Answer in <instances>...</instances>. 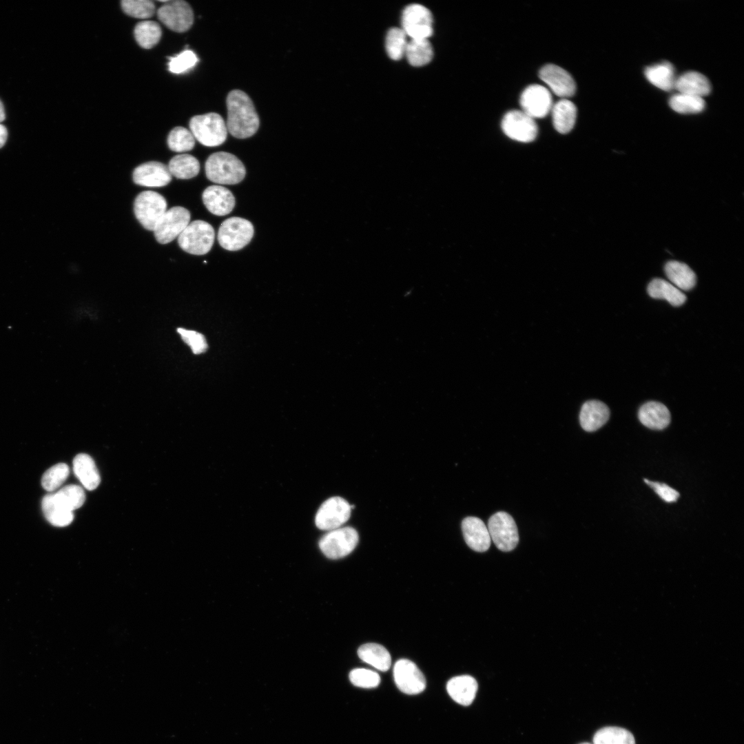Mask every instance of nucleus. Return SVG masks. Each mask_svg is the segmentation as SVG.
<instances>
[{"mask_svg":"<svg viewBox=\"0 0 744 744\" xmlns=\"http://www.w3.org/2000/svg\"><path fill=\"white\" fill-rule=\"evenodd\" d=\"M227 107V129L238 138L253 136L260 125L258 115L250 97L243 91L234 90L226 99Z\"/></svg>","mask_w":744,"mask_h":744,"instance_id":"f257e3e1","label":"nucleus"},{"mask_svg":"<svg viewBox=\"0 0 744 744\" xmlns=\"http://www.w3.org/2000/svg\"><path fill=\"white\" fill-rule=\"evenodd\" d=\"M205 169L209 180L222 185L237 184L244 179L246 174L240 160L225 152L211 154L205 162Z\"/></svg>","mask_w":744,"mask_h":744,"instance_id":"f03ea898","label":"nucleus"},{"mask_svg":"<svg viewBox=\"0 0 744 744\" xmlns=\"http://www.w3.org/2000/svg\"><path fill=\"white\" fill-rule=\"evenodd\" d=\"M189 129L194 138L207 147L223 144L227 136L224 119L215 112L193 116L189 121Z\"/></svg>","mask_w":744,"mask_h":744,"instance_id":"7ed1b4c3","label":"nucleus"},{"mask_svg":"<svg viewBox=\"0 0 744 744\" xmlns=\"http://www.w3.org/2000/svg\"><path fill=\"white\" fill-rule=\"evenodd\" d=\"M215 238L212 226L206 221L190 223L178 237L180 247L194 255H204L211 249Z\"/></svg>","mask_w":744,"mask_h":744,"instance_id":"20e7f679","label":"nucleus"},{"mask_svg":"<svg viewBox=\"0 0 744 744\" xmlns=\"http://www.w3.org/2000/svg\"><path fill=\"white\" fill-rule=\"evenodd\" d=\"M359 541L357 530L350 526L329 531L319 541L322 552L331 559H338L349 555Z\"/></svg>","mask_w":744,"mask_h":744,"instance_id":"39448f33","label":"nucleus"},{"mask_svg":"<svg viewBox=\"0 0 744 744\" xmlns=\"http://www.w3.org/2000/svg\"><path fill=\"white\" fill-rule=\"evenodd\" d=\"M254 236L251 223L240 217H231L224 220L218 232L220 245L228 251H237L245 247Z\"/></svg>","mask_w":744,"mask_h":744,"instance_id":"423d86ee","label":"nucleus"},{"mask_svg":"<svg viewBox=\"0 0 744 744\" xmlns=\"http://www.w3.org/2000/svg\"><path fill=\"white\" fill-rule=\"evenodd\" d=\"M166 211L165 198L156 192H142L134 200V214L142 226L147 230L154 231L158 221Z\"/></svg>","mask_w":744,"mask_h":744,"instance_id":"0eeeda50","label":"nucleus"},{"mask_svg":"<svg viewBox=\"0 0 744 744\" xmlns=\"http://www.w3.org/2000/svg\"><path fill=\"white\" fill-rule=\"evenodd\" d=\"M488 530L491 540L497 548L504 552L513 550L519 542L517 527L508 513L499 511L488 519Z\"/></svg>","mask_w":744,"mask_h":744,"instance_id":"6e6552de","label":"nucleus"},{"mask_svg":"<svg viewBox=\"0 0 744 744\" xmlns=\"http://www.w3.org/2000/svg\"><path fill=\"white\" fill-rule=\"evenodd\" d=\"M351 505L341 497L335 496L325 500L318 508L315 524L322 530L340 528L351 516Z\"/></svg>","mask_w":744,"mask_h":744,"instance_id":"1a4fd4ad","label":"nucleus"},{"mask_svg":"<svg viewBox=\"0 0 744 744\" xmlns=\"http://www.w3.org/2000/svg\"><path fill=\"white\" fill-rule=\"evenodd\" d=\"M189 220L190 213L183 207H174L167 210L154 229L156 240L161 244L174 240L189 224Z\"/></svg>","mask_w":744,"mask_h":744,"instance_id":"9d476101","label":"nucleus"},{"mask_svg":"<svg viewBox=\"0 0 744 744\" xmlns=\"http://www.w3.org/2000/svg\"><path fill=\"white\" fill-rule=\"evenodd\" d=\"M402 25L411 39H428L433 32V16L426 7L411 4L402 12Z\"/></svg>","mask_w":744,"mask_h":744,"instance_id":"9b49d317","label":"nucleus"},{"mask_svg":"<svg viewBox=\"0 0 744 744\" xmlns=\"http://www.w3.org/2000/svg\"><path fill=\"white\" fill-rule=\"evenodd\" d=\"M157 11L158 19L169 29L183 32L193 24L194 14L190 6L182 0L164 1Z\"/></svg>","mask_w":744,"mask_h":744,"instance_id":"f8f14e48","label":"nucleus"},{"mask_svg":"<svg viewBox=\"0 0 744 744\" xmlns=\"http://www.w3.org/2000/svg\"><path fill=\"white\" fill-rule=\"evenodd\" d=\"M502 129L511 139L523 143L534 141L538 132L534 118L522 110L508 112L502 118Z\"/></svg>","mask_w":744,"mask_h":744,"instance_id":"ddd939ff","label":"nucleus"},{"mask_svg":"<svg viewBox=\"0 0 744 744\" xmlns=\"http://www.w3.org/2000/svg\"><path fill=\"white\" fill-rule=\"evenodd\" d=\"M393 677L398 689L406 694H417L426 688V679L411 661L402 659L396 661L393 667Z\"/></svg>","mask_w":744,"mask_h":744,"instance_id":"4468645a","label":"nucleus"},{"mask_svg":"<svg viewBox=\"0 0 744 744\" xmlns=\"http://www.w3.org/2000/svg\"><path fill=\"white\" fill-rule=\"evenodd\" d=\"M519 102L522 111L534 119L546 116L552 107L549 90L537 84L527 87L521 94Z\"/></svg>","mask_w":744,"mask_h":744,"instance_id":"2eb2a0df","label":"nucleus"},{"mask_svg":"<svg viewBox=\"0 0 744 744\" xmlns=\"http://www.w3.org/2000/svg\"><path fill=\"white\" fill-rule=\"evenodd\" d=\"M539 78L557 96L566 99L573 96L576 84L572 76L564 69L554 64H547L539 72Z\"/></svg>","mask_w":744,"mask_h":744,"instance_id":"dca6fc26","label":"nucleus"},{"mask_svg":"<svg viewBox=\"0 0 744 744\" xmlns=\"http://www.w3.org/2000/svg\"><path fill=\"white\" fill-rule=\"evenodd\" d=\"M172 180L167 166L157 161H149L136 167L133 172L134 182L141 186L160 187L167 185Z\"/></svg>","mask_w":744,"mask_h":744,"instance_id":"f3484780","label":"nucleus"},{"mask_svg":"<svg viewBox=\"0 0 744 744\" xmlns=\"http://www.w3.org/2000/svg\"><path fill=\"white\" fill-rule=\"evenodd\" d=\"M462 530L466 544L476 552L486 551L491 542L487 526L476 517H467L462 522Z\"/></svg>","mask_w":744,"mask_h":744,"instance_id":"a211bd4d","label":"nucleus"},{"mask_svg":"<svg viewBox=\"0 0 744 744\" xmlns=\"http://www.w3.org/2000/svg\"><path fill=\"white\" fill-rule=\"evenodd\" d=\"M202 198L206 208L216 216L229 214L235 206V198L231 192L220 185L207 187L204 190Z\"/></svg>","mask_w":744,"mask_h":744,"instance_id":"6ab92c4d","label":"nucleus"},{"mask_svg":"<svg viewBox=\"0 0 744 744\" xmlns=\"http://www.w3.org/2000/svg\"><path fill=\"white\" fill-rule=\"evenodd\" d=\"M610 417V410L606 404L599 400H589L581 406L579 422L582 428L593 432L603 426Z\"/></svg>","mask_w":744,"mask_h":744,"instance_id":"aec40b11","label":"nucleus"},{"mask_svg":"<svg viewBox=\"0 0 744 744\" xmlns=\"http://www.w3.org/2000/svg\"><path fill=\"white\" fill-rule=\"evenodd\" d=\"M478 685L470 675H461L451 679L446 685L449 696L462 705H471L475 699Z\"/></svg>","mask_w":744,"mask_h":744,"instance_id":"412c9836","label":"nucleus"},{"mask_svg":"<svg viewBox=\"0 0 744 744\" xmlns=\"http://www.w3.org/2000/svg\"><path fill=\"white\" fill-rule=\"evenodd\" d=\"M640 422L646 427L654 430H662L670 422L668 409L659 402H648L643 404L638 413Z\"/></svg>","mask_w":744,"mask_h":744,"instance_id":"4be33fe9","label":"nucleus"},{"mask_svg":"<svg viewBox=\"0 0 744 744\" xmlns=\"http://www.w3.org/2000/svg\"><path fill=\"white\" fill-rule=\"evenodd\" d=\"M674 89L683 93L703 98L710 94L711 85L703 74L694 71L687 72L676 77Z\"/></svg>","mask_w":744,"mask_h":744,"instance_id":"5701e85b","label":"nucleus"},{"mask_svg":"<svg viewBox=\"0 0 744 744\" xmlns=\"http://www.w3.org/2000/svg\"><path fill=\"white\" fill-rule=\"evenodd\" d=\"M73 471L81 484L89 490L96 489L101 482V477L93 459L88 455L81 453L73 459Z\"/></svg>","mask_w":744,"mask_h":744,"instance_id":"b1692460","label":"nucleus"},{"mask_svg":"<svg viewBox=\"0 0 744 744\" xmlns=\"http://www.w3.org/2000/svg\"><path fill=\"white\" fill-rule=\"evenodd\" d=\"M552 123L555 130L561 134H567L573 128L577 117L575 104L567 99H562L552 105Z\"/></svg>","mask_w":744,"mask_h":744,"instance_id":"393cba45","label":"nucleus"},{"mask_svg":"<svg viewBox=\"0 0 744 744\" xmlns=\"http://www.w3.org/2000/svg\"><path fill=\"white\" fill-rule=\"evenodd\" d=\"M664 270L670 283L680 290H690L696 285V274L685 263L670 260L665 264Z\"/></svg>","mask_w":744,"mask_h":744,"instance_id":"a878e982","label":"nucleus"},{"mask_svg":"<svg viewBox=\"0 0 744 744\" xmlns=\"http://www.w3.org/2000/svg\"><path fill=\"white\" fill-rule=\"evenodd\" d=\"M358 654L361 660L378 670L385 672L391 667L390 653L382 645L375 643L363 644L358 648Z\"/></svg>","mask_w":744,"mask_h":744,"instance_id":"bb28decb","label":"nucleus"},{"mask_svg":"<svg viewBox=\"0 0 744 744\" xmlns=\"http://www.w3.org/2000/svg\"><path fill=\"white\" fill-rule=\"evenodd\" d=\"M649 296L653 298L666 300L674 307L682 305L686 296L677 287L661 278L653 279L647 288Z\"/></svg>","mask_w":744,"mask_h":744,"instance_id":"cd10ccee","label":"nucleus"},{"mask_svg":"<svg viewBox=\"0 0 744 744\" xmlns=\"http://www.w3.org/2000/svg\"><path fill=\"white\" fill-rule=\"evenodd\" d=\"M646 79L652 85L664 91L674 89L676 76L673 65L669 62H662L645 70Z\"/></svg>","mask_w":744,"mask_h":744,"instance_id":"c85d7f7f","label":"nucleus"},{"mask_svg":"<svg viewBox=\"0 0 744 744\" xmlns=\"http://www.w3.org/2000/svg\"><path fill=\"white\" fill-rule=\"evenodd\" d=\"M171 175L180 179H189L196 176L200 170V163L196 158L190 154H179L173 157L167 166Z\"/></svg>","mask_w":744,"mask_h":744,"instance_id":"c756f323","label":"nucleus"},{"mask_svg":"<svg viewBox=\"0 0 744 744\" xmlns=\"http://www.w3.org/2000/svg\"><path fill=\"white\" fill-rule=\"evenodd\" d=\"M41 506L45 517L53 526L64 527L70 524L74 519L73 512L60 507L54 500L52 493L43 497Z\"/></svg>","mask_w":744,"mask_h":744,"instance_id":"7c9ffc66","label":"nucleus"},{"mask_svg":"<svg viewBox=\"0 0 744 744\" xmlns=\"http://www.w3.org/2000/svg\"><path fill=\"white\" fill-rule=\"evenodd\" d=\"M405 55L411 65L417 67L428 63L433 58V52L428 39H411L408 41Z\"/></svg>","mask_w":744,"mask_h":744,"instance_id":"2f4dec72","label":"nucleus"},{"mask_svg":"<svg viewBox=\"0 0 744 744\" xmlns=\"http://www.w3.org/2000/svg\"><path fill=\"white\" fill-rule=\"evenodd\" d=\"M52 495L59 506L70 512L80 508L85 500L83 489L75 484L67 485Z\"/></svg>","mask_w":744,"mask_h":744,"instance_id":"473e14b6","label":"nucleus"},{"mask_svg":"<svg viewBox=\"0 0 744 744\" xmlns=\"http://www.w3.org/2000/svg\"><path fill=\"white\" fill-rule=\"evenodd\" d=\"M161 28L155 21H143L136 24L134 34L138 45L149 49L158 43L161 37Z\"/></svg>","mask_w":744,"mask_h":744,"instance_id":"72a5a7b5","label":"nucleus"},{"mask_svg":"<svg viewBox=\"0 0 744 744\" xmlns=\"http://www.w3.org/2000/svg\"><path fill=\"white\" fill-rule=\"evenodd\" d=\"M593 744H635L632 734L619 727H605L593 737Z\"/></svg>","mask_w":744,"mask_h":744,"instance_id":"f704fd0d","label":"nucleus"},{"mask_svg":"<svg viewBox=\"0 0 744 744\" xmlns=\"http://www.w3.org/2000/svg\"><path fill=\"white\" fill-rule=\"evenodd\" d=\"M670 107L680 114H696L703 110V98L683 93L673 95L669 101Z\"/></svg>","mask_w":744,"mask_h":744,"instance_id":"c9c22d12","label":"nucleus"},{"mask_svg":"<svg viewBox=\"0 0 744 744\" xmlns=\"http://www.w3.org/2000/svg\"><path fill=\"white\" fill-rule=\"evenodd\" d=\"M406 36L402 28H393L389 30L386 37V49L391 59L397 61L405 55L408 43Z\"/></svg>","mask_w":744,"mask_h":744,"instance_id":"e433bc0d","label":"nucleus"},{"mask_svg":"<svg viewBox=\"0 0 744 744\" xmlns=\"http://www.w3.org/2000/svg\"><path fill=\"white\" fill-rule=\"evenodd\" d=\"M167 145L174 152H187L194 148L195 138L190 130L183 127H176L167 136Z\"/></svg>","mask_w":744,"mask_h":744,"instance_id":"4c0bfd02","label":"nucleus"},{"mask_svg":"<svg viewBox=\"0 0 744 744\" xmlns=\"http://www.w3.org/2000/svg\"><path fill=\"white\" fill-rule=\"evenodd\" d=\"M69 474V466L65 463H59L44 473L41 478V485L48 491L55 490L65 482Z\"/></svg>","mask_w":744,"mask_h":744,"instance_id":"58836bf2","label":"nucleus"},{"mask_svg":"<svg viewBox=\"0 0 744 744\" xmlns=\"http://www.w3.org/2000/svg\"><path fill=\"white\" fill-rule=\"evenodd\" d=\"M121 4L124 12L134 18L147 19L155 12V5L149 0H123Z\"/></svg>","mask_w":744,"mask_h":744,"instance_id":"ea45409f","label":"nucleus"},{"mask_svg":"<svg viewBox=\"0 0 744 744\" xmlns=\"http://www.w3.org/2000/svg\"><path fill=\"white\" fill-rule=\"evenodd\" d=\"M349 680L355 686L373 688L380 683V676L375 671L365 668H355L349 673Z\"/></svg>","mask_w":744,"mask_h":744,"instance_id":"a19ab883","label":"nucleus"},{"mask_svg":"<svg viewBox=\"0 0 744 744\" xmlns=\"http://www.w3.org/2000/svg\"><path fill=\"white\" fill-rule=\"evenodd\" d=\"M169 59L168 69L174 74L183 73L192 68L198 62L196 54L189 50H185Z\"/></svg>","mask_w":744,"mask_h":744,"instance_id":"79ce46f5","label":"nucleus"},{"mask_svg":"<svg viewBox=\"0 0 744 744\" xmlns=\"http://www.w3.org/2000/svg\"><path fill=\"white\" fill-rule=\"evenodd\" d=\"M177 332L180 335L183 342L191 348L194 354L198 355L203 353L207 349L208 344L207 340L205 336L200 333L184 328H178Z\"/></svg>","mask_w":744,"mask_h":744,"instance_id":"37998d69","label":"nucleus"},{"mask_svg":"<svg viewBox=\"0 0 744 744\" xmlns=\"http://www.w3.org/2000/svg\"><path fill=\"white\" fill-rule=\"evenodd\" d=\"M644 482L654 489L655 493L666 502H674L679 497V493L668 485L644 479Z\"/></svg>","mask_w":744,"mask_h":744,"instance_id":"c03bdc74","label":"nucleus"},{"mask_svg":"<svg viewBox=\"0 0 744 744\" xmlns=\"http://www.w3.org/2000/svg\"><path fill=\"white\" fill-rule=\"evenodd\" d=\"M8 137V132L6 127L0 124V148L2 147L6 142Z\"/></svg>","mask_w":744,"mask_h":744,"instance_id":"a18cd8bd","label":"nucleus"},{"mask_svg":"<svg viewBox=\"0 0 744 744\" xmlns=\"http://www.w3.org/2000/svg\"><path fill=\"white\" fill-rule=\"evenodd\" d=\"M5 117H6V115H5L4 107H3V103L0 101V122L3 121L5 119Z\"/></svg>","mask_w":744,"mask_h":744,"instance_id":"49530a36","label":"nucleus"},{"mask_svg":"<svg viewBox=\"0 0 744 744\" xmlns=\"http://www.w3.org/2000/svg\"><path fill=\"white\" fill-rule=\"evenodd\" d=\"M581 744H590V743H581Z\"/></svg>","mask_w":744,"mask_h":744,"instance_id":"de8ad7c7","label":"nucleus"}]
</instances>
